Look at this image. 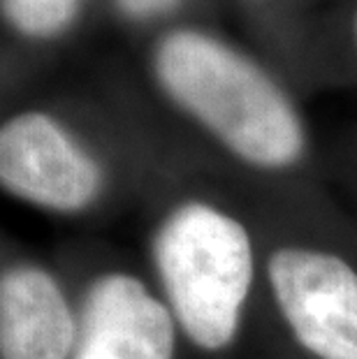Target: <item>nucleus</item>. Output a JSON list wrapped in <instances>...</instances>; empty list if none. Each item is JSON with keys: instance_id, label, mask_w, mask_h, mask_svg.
I'll return each mask as SVG.
<instances>
[{"instance_id": "423d86ee", "label": "nucleus", "mask_w": 357, "mask_h": 359, "mask_svg": "<svg viewBox=\"0 0 357 359\" xmlns=\"http://www.w3.org/2000/svg\"><path fill=\"white\" fill-rule=\"evenodd\" d=\"M74 320L56 280L33 266L12 269L0 285L3 359H67Z\"/></svg>"}, {"instance_id": "6e6552de", "label": "nucleus", "mask_w": 357, "mask_h": 359, "mask_svg": "<svg viewBox=\"0 0 357 359\" xmlns=\"http://www.w3.org/2000/svg\"><path fill=\"white\" fill-rule=\"evenodd\" d=\"M177 3V0H119V5L123 7L126 12L137 14V17H144V14H156L163 10H170V7Z\"/></svg>"}, {"instance_id": "39448f33", "label": "nucleus", "mask_w": 357, "mask_h": 359, "mask_svg": "<svg viewBox=\"0 0 357 359\" xmlns=\"http://www.w3.org/2000/svg\"><path fill=\"white\" fill-rule=\"evenodd\" d=\"M174 327L140 280L112 273L88 290L74 359H172Z\"/></svg>"}, {"instance_id": "0eeeda50", "label": "nucleus", "mask_w": 357, "mask_h": 359, "mask_svg": "<svg viewBox=\"0 0 357 359\" xmlns=\"http://www.w3.org/2000/svg\"><path fill=\"white\" fill-rule=\"evenodd\" d=\"M79 0H5V14L28 35H51L70 24Z\"/></svg>"}, {"instance_id": "20e7f679", "label": "nucleus", "mask_w": 357, "mask_h": 359, "mask_svg": "<svg viewBox=\"0 0 357 359\" xmlns=\"http://www.w3.org/2000/svg\"><path fill=\"white\" fill-rule=\"evenodd\" d=\"M0 179L7 190L58 211L86 206L100 170L44 114H21L0 133Z\"/></svg>"}, {"instance_id": "7ed1b4c3", "label": "nucleus", "mask_w": 357, "mask_h": 359, "mask_svg": "<svg viewBox=\"0 0 357 359\" xmlns=\"http://www.w3.org/2000/svg\"><path fill=\"white\" fill-rule=\"evenodd\" d=\"M269 278L304 348L321 359H357V273L344 259L285 248L271 257Z\"/></svg>"}, {"instance_id": "f03ea898", "label": "nucleus", "mask_w": 357, "mask_h": 359, "mask_svg": "<svg viewBox=\"0 0 357 359\" xmlns=\"http://www.w3.org/2000/svg\"><path fill=\"white\" fill-rule=\"evenodd\" d=\"M156 264L184 332L209 350L230 343L253 280L244 227L211 206L186 204L158 232Z\"/></svg>"}, {"instance_id": "f257e3e1", "label": "nucleus", "mask_w": 357, "mask_h": 359, "mask_svg": "<svg viewBox=\"0 0 357 359\" xmlns=\"http://www.w3.org/2000/svg\"><path fill=\"white\" fill-rule=\"evenodd\" d=\"M163 88L234 154L262 167L297 160V114L267 74L220 42L193 30L167 35L156 53Z\"/></svg>"}]
</instances>
